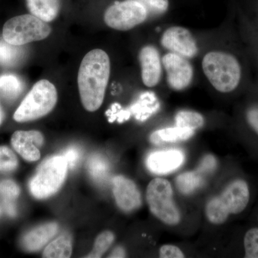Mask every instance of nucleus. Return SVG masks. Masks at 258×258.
I'll use <instances>...</instances> for the list:
<instances>
[{"instance_id": "2eb2a0df", "label": "nucleus", "mask_w": 258, "mask_h": 258, "mask_svg": "<svg viewBox=\"0 0 258 258\" xmlns=\"http://www.w3.org/2000/svg\"><path fill=\"white\" fill-rule=\"evenodd\" d=\"M58 225L55 222L45 224L33 229L24 236L22 245L28 252H36L57 234Z\"/></svg>"}, {"instance_id": "bb28decb", "label": "nucleus", "mask_w": 258, "mask_h": 258, "mask_svg": "<svg viewBox=\"0 0 258 258\" xmlns=\"http://www.w3.org/2000/svg\"><path fill=\"white\" fill-rule=\"evenodd\" d=\"M147 9L148 14L160 15L167 11L169 0H137Z\"/></svg>"}, {"instance_id": "b1692460", "label": "nucleus", "mask_w": 258, "mask_h": 258, "mask_svg": "<svg viewBox=\"0 0 258 258\" xmlns=\"http://www.w3.org/2000/svg\"><path fill=\"white\" fill-rule=\"evenodd\" d=\"M114 241V235L111 231H105L97 237L92 252L86 257H101Z\"/></svg>"}, {"instance_id": "f704fd0d", "label": "nucleus", "mask_w": 258, "mask_h": 258, "mask_svg": "<svg viewBox=\"0 0 258 258\" xmlns=\"http://www.w3.org/2000/svg\"><path fill=\"white\" fill-rule=\"evenodd\" d=\"M3 119H4V112H3V107L0 103V125L3 123Z\"/></svg>"}, {"instance_id": "a211bd4d", "label": "nucleus", "mask_w": 258, "mask_h": 258, "mask_svg": "<svg viewBox=\"0 0 258 258\" xmlns=\"http://www.w3.org/2000/svg\"><path fill=\"white\" fill-rule=\"evenodd\" d=\"M72 241L70 236L62 235L45 247L42 257L68 258L72 254Z\"/></svg>"}, {"instance_id": "39448f33", "label": "nucleus", "mask_w": 258, "mask_h": 258, "mask_svg": "<svg viewBox=\"0 0 258 258\" xmlns=\"http://www.w3.org/2000/svg\"><path fill=\"white\" fill-rule=\"evenodd\" d=\"M69 166L62 155L52 156L44 160L37 167L30 181V190L39 200L55 195L63 184Z\"/></svg>"}, {"instance_id": "72a5a7b5", "label": "nucleus", "mask_w": 258, "mask_h": 258, "mask_svg": "<svg viewBox=\"0 0 258 258\" xmlns=\"http://www.w3.org/2000/svg\"><path fill=\"white\" fill-rule=\"evenodd\" d=\"M109 257H126V254H125V252L124 249L121 247H117L116 248L113 249L110 255L108 256Z\"/></svg>"}, {"instance_id": "20e7f679", "label": "nucleus", "mask_w": 258, "mask_h": 258, "mask_svg": "<svg viewBox=\"0 0 258 258\" xmlns=\"http://www.w3.org/2000/svg\"><path fill=\"white\" fill-rule=\"evenodd\" d=\"M57 90L50 81L41 80L34 85L15 112V120L19 123L31 121L45 116L55 106Z\"/></svg>"}, {"instance_id": "5701e85b", "label": "nucleus", "mask_w": 258, "mask_h": 258, "mask_svg": "<svg viewBox=\"0 0 258 258\" xmlns=\"http://www.w3.org/2000/svg\"><path fill=\"white\" fill-rule=\"evenodd\" d=\"M176 124L177 126L185 127L195 131L203 126L205 119L198 112L191 111H179L176 115Z\"/></svg>"}, {"instance_id": "7ed1b4c3", "label": "nucleus", "mask_w": 258, "mask_h": 258, "mask_svg": "<svg viewBox=\"0 0 258 258\" xmlns=\"http://www.w3.org/2000/svg\"><path fill=\"white\" fill-rule=\"evenodd\" d=\"M249 199L248 186L243 180L231 183L219 197L212 199L206 207L208 220L215 225L227 220L230 214L243 211Z\"/></svg>"}, {"instance_id": "0eeeda50", "label": "nucleus", "mask_w": 258, "mask_h": 258, "mask_svg": "<svg viewBox=\"0 0 258 258\" xmlns=\"http://www.w3.org/2000/svg\"><path fill=\"white\" fill-rule=\"evenodd\" d=\"M147 200L153 215L169 225L180 221V214L173 201V190L169 181L162 178L153 179L147 186Z\"/></svg>"}, {"instance_id": "c9c22d12", "label": "nucleus", "mask_w": 258, "mask_h": 258, "mask_svg": "<svg viewBox=\"0 0 258 258\" xmlns=\"http://www.w3.org/2000/svg\"><path fill=\"white\" fill-rule=\"evenodd\" d=\"M2 210L1 208H0V215H1Z\"/></svg>"}, {"instance_id": "dca6fc26", "label": "nucleus", "mask_w": 258, "mask_h": 258, "mask_svg": "<svg viewBox=\"0 0 258 258\" xmlns=\"http://www.w3.org/2000/svg\"><path fill=\"white\" fill-rule=\"evenodd\" d=\"M195 134V131L185 127L176 125L172 128L159 129L152 134L150 141L156 145L164 143H174L180 141L187 140Z\"/></svg>"}, {"instance_id": "4468645a", "label": "nucleus", "mask_w": 258, "mask_h": 258, "mask_svg": "<svg viewBox=\"0 0 258 258\" xmlns=\"http://www.w3.org/2000/svg\"><path fill=\"white\" fill-rule=\"evenodd\" d=\"M184 161V154L179 149L158 151L148 156L147 166L154 174H165L175 171Z\"/></svg>"}, {"instance_id": "aec40b11", "label": "nucleus", "mask_w": 258, "mask_h": 258, "mask_svg": "<svg viewBox=\"0 0 258 258\" xmlns=\"http://www.w3.org/2000/svg\"><path fill=\"white\" fill-rule=\"evenodd\" d=\"M24 50L21 46L12 45L0 39V66L11 67L23 58Z\"/></svg>"}, {"instance_id": "a878e982", "label": "nucleus", "mask_w": 258, "mask_h": 258, "mask_svg": "<svg viewBox=\"0 0 258 258\" xmlns=\"http://www.w3.org/2000/svg\"><path fill=\"white\" fill-rule=\"evenodd\" d=\"M246 258H258V228L247 231L244 239Z\"/></svg>"}, {"instance_id": "7c9ffc66", "label": "nucleus", "mask_w": 258, "mask_h": 258, "mask_svg": "<svg viewBox=\"0 0 258 258\" xmlns=\"http://www.w3.org/2000/svg\"><path fill=\"white\" fill-rule=\"evenodd\" d=\"M62 156L66 159L69 169H74L77 165L81 158V152L78 148L70 147Z\"/></svg>"}, {"instance_id": "9b49d317", "label": "nucleus", "mask_w": 258, "mask_h": 258, "mask_svg": "<svg viewBox=\"0 0 258 258\" xmlns=\"http://www.w3.org/2000/svg\"><path fill=\"white\" fill-rule=\"evenodd\" d=\"M113 192L115 203L123 212L134 211L142 205V196L137 185L124 176L113 178Z\"/></svg>"}, {"instance_id": "2f4dec72", "label": "nucleus", "mask_w": 258, "mask_h": 258, "mask_svg": "<svg viewBox=\"0 0 258 258\" xmlns=\"http://www.w3.org/2000/svg\"><path fill=\"white\" fill-rule=\"evenodd\" d=\"M248 123L258 134V109H252L247 115Z\"/></svg>"}, {"instance_id": "f257e3e1", "label": "nucleus", "mask_w": 258, "mask_h": 258, "mask_svg": "<svg viewBox=\"0 0 258 258\" xmlns=\"http://www.w3.org/2000/svg\"><path fill=\"white\" fill-rule=\"evenodd\" d=\"M111 73L109 57L105 51L94 49L83 57L80 66L78 85L85 109L97 111L101 106Z\"/></svg>"}, {"instance_id": "c85d7f7f", "label": "nucleus", "mask_w": 258, "mask_h": 258, "mask_svg": "<svg viewBox=\"0 0 258 258\" xmlns=\"http://www.w3.org/2000/svg\"><path fill=\"white\" fill-rule=\"evenodd\" d=\"M159 256L161 258H183L184 253L179 247L171 244L163 245L159 249Z\"/></svg>"}, {"instance_id": "ddd939ff", "label": "nucleus", "mask_w": 258, "mask_h": 258, "mask_svg": "<svg viewBox=\"0 0 258 258\" xmlns=\"http://www.w3.org/2000/svg\"><path fill=\"white\" fill-rule=\"evenodd\" d=\"M139 59L144 84L149 88L157 86L161 80L163 67L159 51L152 45H147L141 50Z\"/></svg>"}, {"instance_id": "393cba45", "label": "nucleus", "mask_w": 258, "mask_h": 258, "mask_svg": "<svg viewBox=\"0 0 258 258\" xmlns=\"http://www.w3.org/2000/svg\"><path fill=\"white\" fill-rule=\"evenodd\" d=\"M18 166V160L15 153L5 146L0 147V171H14Z\"/></svg>"}, {"instance_id": "6ab92c4d", "label": "nucleus", "mask_w": 258, "mask_h": 258, "mask_svg": "<svg viewBox=\"0 0 258 258\" xmlns=\"http://www.w3.org/2000/svg\"><path fill=\"white\" fill-rule=\"evenodd\" d=\"M24 89L22 80L13 74H4L0 76V96L8 101H13Z\"/></svg>"}, {"instance_id": "f3484780", "label": "nucleus", "mask_w": 258, "mask_h": 258, "mask_svg": "<svg viewBox=\"0 0 258 258\" xmlns=\"http://www.w3.org/2000/svg\"><path fill=\"white\" fill-rule=\"evenodd\" d=\"M32 15L50 23L57 18L60 10L59 0H26Z\"/></svg>"}, {"instance_id": "423d86ee", "label": "nucleus", "mask_w": 258, "mask_h": 258, "mask_svg": "<svg viewBox=\"0 0 258 258\" xmlns=\"http://www.w3.org/2000/svg\"><path fill=\"white\" fill-rule=\"evenodd\" d=\"M50 27L41 19L33 15H23L10 19L3 27L5 41L17 46L47 38Z\"/></svg>"}, {"instance_id": "473e14b6", "label": "nucleus", "mask_w": 258, "mask_h": 258, "mask_svg": "<svg viewBox=\"0 0 258 258\" xmlns=\"http://www.w3.org/2000/svg\"><path fill=\"white\" fill-rule=\"evenodd\" d=\"M5 210L8 215L10 217H15L16 215V208L13 203V201H10V200H5L4 202Z\"/></svg>"}, {"instance_id": "6e6552de", "label": "nucleus", "mask_w": 258, "mask_h": 258, "mask_svg": "<svg viewBox=\"0 0 258 258\" xmlns=\"http://www.w3.org/2000/svg\"><path fill=\"white\" fill-rule=\"evenodd\" d=\"M148 15L142 3L137 0H125L109 7L105 13L104 21L112 29L127 31L143 23Z\"/></svg>"}, {"instance_id": "412c9836", "label": "nucleus", "mask_w": 258, "mask_h": 258, "mask_svg": "<svg viewBox=\"0 0 258 258\" xmlns=\"http://www.w3.org/2000/svg\"><path fill=\"white\" fill-rule=\"evenodd\" d=\"M203 182V176L198 171L184 173L176 179L178 189L185 195L193 192L201 186Z\"/></svg>"}, {"instance_id": "c756f323", "label": "nucleus", "mask_w": 258, "mask_h": 258, "mask_svg": "<svg viewBox=\"0 0 258 258\" xmlns=\"http://www.w3.org/2000/svg\"><path fill=\"white\" fill-rule=\"evenodd\" d=\"M217 160L212 155H208L204 157L198 168V172L202 175L212 172L217 167Z\"/></svg>"}, {"instance_id": "f8f14e48", "label": "nucleus", "mask_w": 258, "mask_h": 258, "mask_svg": "<svg viewBox=\"0 0 258 258\" xmlns=\"http://www.w3.org/2000/svg\"><path fill=\"white\" fill-rule=\"evenodd\" d=\"M43 143V136L37 131H17L11 139L15 150L25 160L30 162L40 159V148Z\"/></svg>"}, {"instance_id": "4be33fe9", "label": "nucleus", "mask_w": 258, "mask_h": 258, "mask_svg": "<svg viewBox=\"0 0 258 258\" xmlns=\"http://www.w3.org/2000/svg\"><path fill=\"white\" fill-rule=\"evenodd\" d=\"M88 169L90 175L95 181H103L106 179L109 173V164L104 158L95 155L91 157L88 162Z\"/></svg>"}, {"instance_id": "cd10ccee", "label": "nucleus", "mask_w": 258, "mask_h": 258, "mask_svg": "<svg viewBox=\"0 0 258 258\" xmlns=\"http://www.w3.org/2000/svg\"><path fill=\"white\" fill-rule=\"evenodd\" d=\"M0 193L5 200L14 201L20 194L18 184L12 180H5L0 183Z\"/></svg>"}, {"instance_id": "f03ea898", "label": "nucleus", "mask_w": 258, "mask_h": 258, "mask_svg": "<svg viewBox=\"0 0 258 258\" xmlns=\"http://www.w3.org/2000/svg\"><path fill=\"white\" fill-rule=\"evenodd\" d=\"M202 67L209 82L219 92H232L240 84V63L237 57L229 52L210 51L204 56Z\"/></svg>"}, {"instance_id": "1a4fd4ad", "label": "nucleus", "mask_w": 258, "mask_h": 258, "mask_svg": "<svg viewBox=\"0 0 258 258\" xmlns=\"http://www.w3.org/2000/svg\"><path fill=\"white\" fill-rule=\"evenodd\" d=\"M161 62L169 87L174 91H182L191 84L194 69L188 58L169 52L163 56Z\"/></svg>"}, {"instance_id": "9d476101", "label": "nucleus", "mask_w": 258, "mask_h": 258, "mask_svg": "<svg viewBox=\"0 0 258 258\" xmlns=\"http://www.w3.org/2000/svg\"><path fill=\"white\" fill-rule=\"evenodd\" d=\"M161 44L171 52L192 58L198 53V45L195 37L187 28L172 26L166 29L161 37Z\"/></svg>"}]
</instances>
